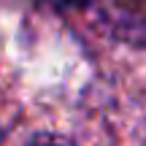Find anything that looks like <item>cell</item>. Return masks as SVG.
I'll use <instances>...</instances> for the list:
<instances>
[{"mask_svg":"<svg viewBox=\"0 0 146 146\" xmlns=\"http://www.w3.org/2000/svg\"><path fill=\"white\" fill-rule=\"evenodd\" d=\"M25 146H78V143H73L70 138H65V135H57V133H38V135H33Z\"/></svg>","mask_w":146,"mask_h":146,"instance_id":"obj_1","label":"cell"},{"mask_svg":"<svg viewBox=\"0 0 146 146\" xmlns=\"http://www.w3.org/2000/svg\"><path fill=\"white\" fill-rule=\"evenodd\" d=\"M43 3L57 5V8H81V5H87L89 0H43Z\"/></svg>","mask_w":146,"mask_h":146,"instance_id":"obj_2","label":"cell"}]
</instances>
